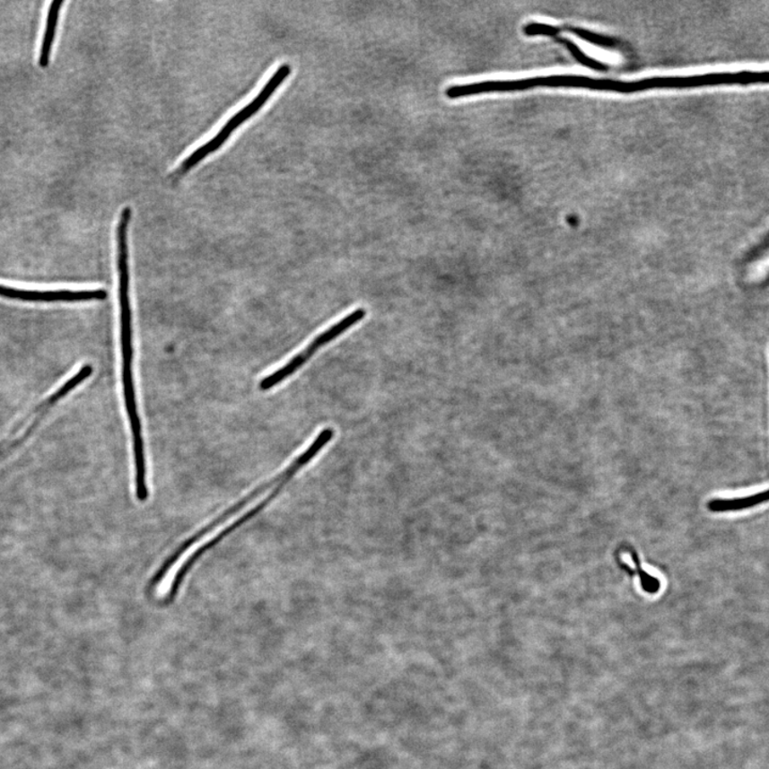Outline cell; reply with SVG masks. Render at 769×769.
<instances>
[{"label":"cell","instance_id":"cell-1","mask_svg":"<svg viewBox=\"0 0 769 769\" xmlns=\"http://www.w3.org/2000/svg\"><path fill=\"white\" fill-rule=\"evenodd\" d=\"M117 269L118 279H119L118 293H119L120 309L123 397H125L127 414L131 425L134 454L142 456L144 452V442L143 439L142 421H140L138 414L136 389H135L133 372L134 347L130 299V266L127 262H121L118 264Z\"/></svg>","mask_w":769,"mask_h":769},{"label":"cell","instance_id":"cell-2","mask_svg":"<svg viewBox=\"0 0 769 769\" xmlns=\"http://www.w3.org/2000/svg\"><path fill=\"white\" fill-rule=\"evenodd\" d=\"M335 435V432L333 429L327 428L321 431L316 440L313 441L310 447L306 449L304 452L301 454L299 458H296L288 468H286L284 473L278 475L276 478L268 481L267 484H264L259 487H257L254 492H251L249 496H246L243 501L235 503L233 507L229 508L227 511L217 518L215 520H213L211 524L207 525L205 528H202L197 533H195L193 537L188 538L187 541L181 544L175 552H173L170 557H168L164 563L161 565V568L157 570L155 575L153 577V580L150 581V589L156 588L160 585V583L164 580L168 572L170 571L173 565L178 563V560L182 557V555L188 552V550L194 546V544L197 543L204 538L205 536L209 535L210 532L215 529L218 526H221L224 521H227L229 519H232L233 515L238 514L240 511H242L247 504L254 502L257 497H259L261 494L269 490L274 486H276L280 484V482L285 479H292L293 476L299 473V471L304 468L307 464L310 463L314 458L318 456L319 452L322 451V449L327 447L328 443L333 440Z\"/></svg>","mask_w":769,"mask_h":769},{"label":"cell","instance_id":"cell-3","mask_svg":"<svg viewBox=\"0 0 769 769\" xmlns=\"http://www.w3.org/2000/svg\"><path fill=\"white\" fill-rule=\"evenodd\" d=\"M291 73L292 66L289 64L280 66L276 72L269 77V80L266 85L263 86L260 92L258 93L255 99H252L242 109L239 110L237 114L230 118V119L224 123V126L221 130L217 132L214 137L211 138L209 142L200 145L198 149H196L192 154L188 156L187 159L182 162V164L179 165L176 170V176L182 177L187 175V173L192 170L194 167L197 166L201 161H204L207 156L216 153L217 150H220L240 127H242L244 123L249 121L250 118L257 115L258 112L266 106L268 100L271 99L274 93L277 92L278 88L283 85L284 82L289 77Z\"/></svg>","mask_w":769,"mask_h":769},{"label":"cell","instance_id":"cell-4","mask_svg":"<svg viewBox=\"0 0 769 769\" xmlns=\"http://www.w3.org/2000/svg\"><path fill=\"white\" fill-rule=\"evenodd\" d=\"M531 86L536 88H582L600 90V92H615L633 93L645 92L650 89L662 88H688L689 80L686 76H668L644 78L636 82H620L607 78H593L581 75H550L532 77Z\"/></svg>","mask_w":769,"mask_h":769},{"label":"cell","instance_id":"cell-5","mask_svg":"<svg viewBox=\"0 0 769 769\" xmlns=\"http://www.w3.org/2000/svg\"><path fill=\"white\" fill-rule=\"evenodd\" d=\"M366 314L367 311L364 310L363 308H358L355 311L347 314V316L345 319H342L341 321L336 322L333 327L323 331V333L319 334L304 351L297 354L296 356L292 358L289 363H286L284 367L278 369L277 371H275L274 373L267 376L266 379H263L260 383V389L262 391H267L274 389V387L277 386L279 383H282V381L288 379L289 376L294 374L297 370H300L304 366L309 359L321 349V347L338 338L339 336L345 333V331L353 328L354 325L363 321L364 317H366Z\"/></svg>","mask_w":769,"mask_h":769},{"label":"cell","instance_id":"cell-6","mask_svg":"<svg viewBox=\"0 0 769 769\" xmlns=\"http://www.w3.org/2000/svg\"><path fill=\"white\" fill-rule=\"evenodd\" d=\"M289 481L291 480H284L280 482L278 485L275 486L273 492L271 493V495H269L267 499H264V501L258 504L257 507L249 511V512L244 514L242 518L238 520H235L234 523L227 527L226 529L223 530L221 533H218V535L214 538H212V540L205 543L204 546L200 547L198 550H196V552L192 555V557L188 559L187 563H185L178 571L175 576V580H173L172 585L170 589V593H168L166 597V604H170L172 600L175 599L179 592V589L182 585L185 576L188 575V572L190 571V569H192L194 564L197 563V561L201 558V555L206 553L207 550H210L212 547L217 546V544L220 543L223 537H228L230 533H232L234 530H237L238 528L243 526L246 521H249L252 518H255L257 514H259V512H261V511L266 508L269 502H271L272 501H274L275 498L277 497L278 494L283 491L284 486L288 484Z\"/></svg>","mask_w":769,"mask_h":769},{"label":"cell","instance_id":"cell-7","mask_svg":"<svg viewBox=\"0 0 769 769\" xmlns=\"http://www.w3.org/2000/svg\"><path fill=\"white\" fill-rule=\"evenodd\" d=\"M65 4L60 0H55L49 4L47 22H45V31L43 33L40 54H39V66L41 67L48 66L50 57H52V50L54 47L56 32L59 22L61 8Z\"/></svg>","mask_w":769,"mask_h":769},{"label":"cell","instance_id":"cell-8","mask_svg":"<svg viewBox=\"0 0 769 769\" xmlns=\"http://www.w3.org/2000/svg\"><path fill=\"white\" fill-rule=\"evenodd\" d=\"M767 501L768 491L766 490L747 497L714 499V501L709 502L707 508L714 513L733 512V511H742L756 507L757 504L765 503Z\"/></svg>","mask_w":769,"mask_h":769},{"label":"cell","instance_id":"cell-9","mask_svg":"<svg viewBox=\"0 0 769 769\" xmlns=\"http://www.w3.org/2000/svg\"><path fill=\"white\" fill-rule=\"evenodd\" d=\"M555 41L564 44L566 48H568L572 56L576 58V60L580 61L583 66H587L591 67L593 70L598 71H606L608 70V66H606L599 61L595 60L593 58L588 57L585 53H582L580 48H578L577 45L568 40V39L555 37L554 38Z\"/></svg>","mask_w":769,"mask_h":769},{"label":"cell","instance_id":"cell-10","mask_svg":"<svg viewBox=\"0 0 769 769\" xmlns=\"http://www.w3.org/2000/svg\"><path fill=\"white\" fill-rule=\"evenodd\" d=\"M566 31L574 33L577 37L582 39V40L590 42L594 45H599L600 48H617L616 41L613 38L605 37L602 35H598V33H594L592 31H589L586 30H582V28L578 27H566Z\"/></svg>","mask_w":769,"mask_h":769},{"label":"cell","instance_id":"cell-11","mask_svg":"<svg viewBox=\"0 0 769 769\" xmlns=\"http://www.w3.org/2000/svg\"><path fill=\"white\" fill-rule=\"evenodd\" d=\"M524 33L527 37H550L555 38L558 37L561 31L560 27L543 24V22H529V24L525 25Z\"/></svg>","mask_w":769,"mask_h":769},{"label":"cell","instance_id":"cell-12","mask_svg":"<svg viewBox=\"0 0 769 769\" xmlns=\"http://www.w3.org/2000/svg\"><path fill=\"white\" fill-rule=\"evenodd\" d=\"M631 555L634 563L636 564V571L638 572L640 581H642L643 590L651 594L658 593L660 588V581L656 580L655 577L649 575L648 572L642 568L638 555L635 553L631 552Z\"/></svg>","mask_w":769,"mask_h":769}]
</instances>
